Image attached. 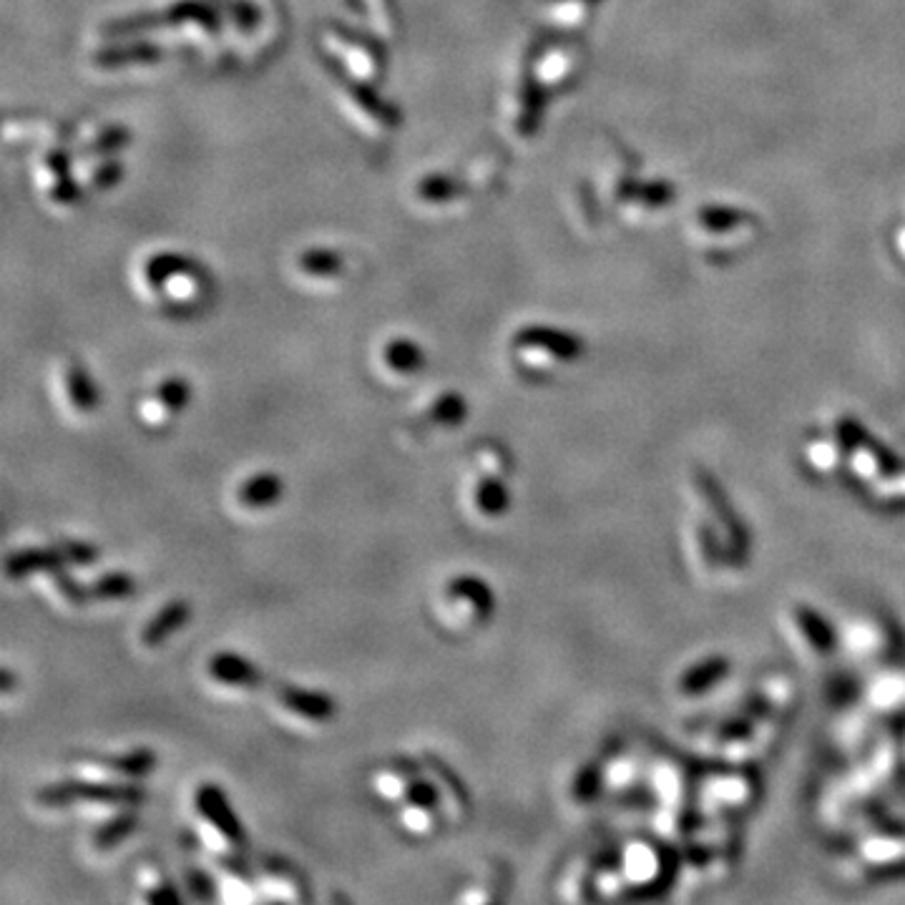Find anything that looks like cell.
Instances as JSON below:
<instances>
[{"mask_svg":"<svg viewBox=\"0 0 905 905\" xmlns=\"http://www.w3.org/2000/svg\"><path fill=\"white\" fill-rule=\"evenodd\" d=\"M134 282L151 300H166L164 305L184 307L197 305L207 290V272L194 259L176 252L146 254L136 264Z\"/></svg>","mask_w":905,"mask_h":905,"instance_id":"1","label":"cell"},{"mask_svg":"<svg viewBox=\"0 0 905 905\" xmlns=\"http://www.w3.org/2000/svg\"><path fill=\"white\" fill-rule=\"evenodd\" d=\"M38 802L46 807H63L71 802H101V805H139L146 792L139 785H121V782H88L66 780L38 790Z\"/></svg>","mask_w":905,"mask_h":905,"instance_id":"2","label":"cell"},{"mask_svg":"<svg viewBox=\"0 0 905 905\" xmlns=\"http://www.w3.org/2000/svg\"><path fill=\"white\" fill-rule=\"evenodd\" d=\"M320 43L332 58L340 61L342 73L352 81L375 83L380 73L385 71V63H380L378 48L365 38L345 31V28H325Z\"/></svg>","mask_w":905,"mask_h":905,"instance_id":"3","label":"cell"},{"mask_svg":"<svg viewBox=\"0 0 905 905\" xmlns=\"http://www.w3.org/2000/svg\"><path fill=\"white\" fill-rule=\"evenodd\" d=\"M350 275L352 269L345 254L330 247L300 249L290 262V277L300 285H340L350 280Z\"/></svg>","mask_w":905,"mask_h":905,"instance_id":"4","label":"cell"},{"mask_svg":"<svg viewBox=\"0 0 905 905\" xmlns=\"http://www.w3.org/2000/svg\"><path fill=\"white\" fill-rule=\"evenodd\" d=\"M194 805H197L199 815H202V818L207 820L229 845H234V848H244V845H247V833H244L242 823H239V818L234 815L232 805H229L222 787H217L214 782L199 785L197 795H194Z\"/></svg>","mask_w":905,"mask_h":905,"instance_id":"5","label":"cell"},{"mask_svg":"<svg viewBox=\"0 0 905 905\" xmlns=\"http://www.w3.org/2000/svg\"><path fill=\"white\" fill-rule=\"evenodd\" d=\"M63 154L56 151H43L41 159H38L36 169H33V184H36L38 194L43 197V202L53 204V207L61 209V214L68 207H73V187L71 176L66 174V166H63Z\"/></svg>","mask_w":905,"mask_h":905,"instance_id":"6","label":"cell"},{"mask_svg":"<svg viewBox=\"0 0 905 905\" xmlns=\"http://www.w3.org/2000/svg\"><path fill=\"white\" fill-rule=\"evenodd\" d=\"M410 199L415 207L423 209V214H438L440 209L448 214L461 204L463 184L453 176H423L410 189Z\"/></svg>","mask_w":905,"mask_h":905,"instance_id":"7","label":"cell"},{"mask_svg":"<svg viewBox=\"0 0 905 905\" xmlns=\"http://www.w3.org/2000/svg\"><path fill=\"white\" fill-rule=\"evenodd\" d=\"M277 697H280L282 707L295 712L297 717L312 719V722H327L337 712V702L325 692H312V689L285 684V687H280Z\"/></svg>","mask_w":905,"mask_h":905,"instance_id":"8","label":"cell"},{"mask_svg":"<svg viewBox=\"0 0 905 905\" xmlns=\"http://www.w3.org/2000/svg\"><path fill=\"white\" fill-rule=\"evenodd\" d=\"M209 674L219 684L227 687H257L262 682V672L237 652H219L209 659Z\"/></svg>","mask_w":905,"mask_h":905,"instance_id":"9","label":"cell"},{"mask_svg":"<svg viewBox=\"0 0 905 905\" xmlns=\"http://www.w3.org/2000/svg\"><path fill=\"white\" fill-rule=\"evenodd\" d=\"M189 616H192L189 601L184 599L169 601V604L161 611H156L149 619V624L144 626V631H141V642H144L146 647H161L174 631H179L181 626L187 624Z\"/></svg>","mask_w":905,"mask_h":905,"instance_id":"10","label":"cell"},{"mask_svg":"<svg viewBox=\"0 0 905 905\" xmlns=\"http://www.w3.org/2000/svg\"><path fill=\"white\" fill-rule=\"evenodd\" d=\"M61 566H66V559H63L58 546H51V549H23L8 556L6 574L11 579H26V576L38 574V571L51 574V571L61 569Z\"/></svg>","mask_w":905,"mask_h":905,"instance_id":"11","label":"cell"},{"mask_svg":"<svg viewBox=\"0 0 905 905\" xmlns=\"http://www.w3.org/2000/svg\"><path fill=\"white\" fill-rule=\"evenodd\" d=\"M282 493H285V483H282V478L277 476V473L264 471V473H254L252 478H247V481L242 483V488H239L237 498H239V503L247 508H267V506H272V503L280 501Z\"/></svg>","mask_w":905,"mask_h":905,"instance_id":"12","label":"cell"},{"mask_svg":"<svg viewBox=\"0 0 905 905\" xmlns=\"http://www.w3.org/2000/svg\"><path fill=\"white\" fill-rule=\"evenodd\" d=\"M448 596L450 599H461L468 601L473 606L481 619H488L493 611V591L481 576H473V574H461L456 579H450L448 584Z\"/></svg>","mask_w":905,"mask_h":905,"instance_id":"13","label":"cell"},{"mask_svg":"<svg viewBox=\"0 0 905 905\" xmlns=\"http://www.w3.org/2000/svg\"><path fill=\"white\" fill-rule=\"evenodd\" d=\"M383 360L385 368L393 370L398 375H413L418 373L425 365V352L410 337H393L388 340V345L383 347Z\"/></svg>","mask_w":905,"mask_h":905,"instance_id":"14","label":"cell"},{"mask_svg":"<svg viewBox=\"0 0 905 905\" xmlns=\"http://www.w3.org/2000/svg\"><path fill=\"white\" fill-rule=\"evenodd\" d=\"M63 380H66V393L71 398V405L78 413H94L99 408V393L94 388V380H91L81 362H68Z\"/></svg>","mask_w":905,"mask_h":905,"instance_id":"15","label":"cell"},{"mask_svg":"<svg viewBox=\"0 0 905 905\" xmlns=\"http://www.w3.org/2000/svg\"><path fill=\"white\" fill-rule=\"evenodd\" d=\"M511 506V493L501 478L486 476L476 486V508L488 518H498Z\"/></svg>","mask_w":905,"mask_h":905,"instance_id":"16","label":"cell"},{"mask_svg":"<svg viewBox=\"0 0 905 905\" xmlns=\"http://www.w3.org/2000/svg\"><path fill=\"white\" fill-rule=\"evenodd\" d=\"M156 752L149 747H139V750H131L126 755H116L104 760L101 765L109 767V770L121 772L126 777H146L149 772L156 770Z\"/></svg>","mask_w":905,"mask_h":905,"instance_id":"17","label":"cell"},{"mask_svg":"<svg viewBox=\"0 0 905 905\" xmlns=\"http://www.w3.org/2000/svg\"><path fill=\"white\" fill-rule=\"evenodd\" d=\"M136 828H139V815H136V812H131V810L119 812V815H114L109 823H104L99 830H96L94 845L99 850L114 848V845H119L121 840L129 838Z\"/></svg>","mask_w":905,"mask_h":905,"instance_id":"18","label":"cell"},{"mask_svg":"<svg viewBox=\"0 0 905 905\" xmlns=\"http://www.w3.org/2000/svg\"><path fill=\"white\" fill-rule=\"evenodd\" d=\"M189 398H192V388L184 378H166L164 383L156 388L154 400L151 405L161 408L164 413H181V410L187 408Z\"/></svg>","mask_w":905,"mask_h":905,"instance_id":"19","label":"cell"},{"mask_svg":"<svg viewBox=\"0 0 905 905\" xmlns=\"http://www.w3.org/2000/svg\"><path fill=\"white\" fill-rule=\"evenodd\" d=\"M88 589H91L94 599H129V596L136 594V579L131 574H124V571H111V574L96 579Z\"/></svg>","mask_w":905,"mask_h":905,"instance_id":"20","label":"cell"},{"mask_svg":"<svg viewBox=\"0 0 905 905\" xmlns=\"http://www.w3.org/2000/svg\"><path fill=\"white\" fill-rule=\"evenodd\" d=\"M468 415L466 398L458 393H443L435 398L433 408H430V418L440 425H461Z\"/></svg>","mask_w":905,"mask_h":905,"instance_id":"21","label":"cell"},{"mask_svg":"<svg viewBox=\"0 0 905 905\" xmlns=\"http://www.w3.org/2000/svg\"><path fill=\"white\" fill-rule=\"evenodd\" d=\"M51 579H53V584H56V589L61 591L63 599L68 601V604L83 606L88 599H94V596H91V589H83V586L78 584V581L73 579V576L68 574V571L63 569V566H61V569L51 571Z\"/></svg>","mask_w":905,"mask_h":905,"instance_id":"22","label":"cell"},{"mask_svg":"<svg viewBox=\"0 0 905 905\" xmlns=\"http://www.w3.org/2000/svg\"><path fill=\"white\" fill-rule=\"evenodd\" d=\"M56 546L61 549L66 564L91 566L96 559H99V549H96L94 543H88V541H58Z\"/></svg>","mask_w":905,"mask_h":905,"instance_id":"23","label":"cell"},{"mask_svg":"<svg viewBox=\"0 0 905 905\" xmlns=\"http://www.w3.org/2000/svg\"><path fill=\"white\" fill-rule=\"evenodd\" d=\"M438 800H440V795H438V790H435L433 782H428V780L410 782L408 802L413 807H418V810H433V807L438 805Z\"/></svg>","mask_w":905,"mask_h":905,"instance_id":"24","label":"cell"},{"mask_svg":"<svg viewBox=\"0 0 905 905\" xmlns=\"http://www.w3.org/2000/svg\"><path fill=\"white\" fill-rule=\"evenodd\" d=\"M425 760H428L430 767H433V770L438 772V777L443 780V785L448 787V790L453 792V795H456V800L466 805V802H468V790H466V785H463V782L458 780L456 772L450 770V767L445 765L443 760H438V757H433V755H425Z\"/></svg>","mask_w":905,"mask_h":905,"instance_id":"25","label":"cell"},{"mask_svg":"<svg viewBox=\"0 0 905 905\" xmlns=\"http://www.w3.org/2000/svg\"><path fill=\"white\" fill-rule=\"evenodd\" d=\"M187 885L192 890V895L197 900H214L217 898V888H214V880L209 878L204 870L189 868L187 870Z\"/></svg>","mask_w":905,"mask_h":905,"instance_id":"26","label":"cell"},{"mask_svg":"<svg viewBox=\"0 0 905 905\" xmlns=\"http://www.w3.org/2000/svg\"><path fill=\"white\" fill-rule=\"evenodd\" d=\"M146 900H149V903L176 905V903H181V893L171 883H164V885H156L154 890H149V893H146Z\"/></svg>","mask_w":905,"mask_h":905,"instance_id":"27","label":"cell"},{"mask_svg":"<svg viewBox=\"0 0 905 905\" xmlns=\"http://www.w3.org/2000/svg\"><path fill=\"white\" fill-rule=\"evenodd\" d=\"M13 689V674L11 669H3V692H11Z\"/></svg>","mask_w":905,"mask_h":905,"instance_id":"28","label":"cell"},{"mask_svg":"<svg viewBox=\"0 0 905 905\" xmlns=\"http://www.w3.org/2000/svg\"><path fill=\"white\" fill-rule=\"evenodd\" d=\"M239 3H252V0H239Z\"/></svg>","mask_w":905,"mask_h":905,"instance_id":"29","label":"cell"}]
</instances>
